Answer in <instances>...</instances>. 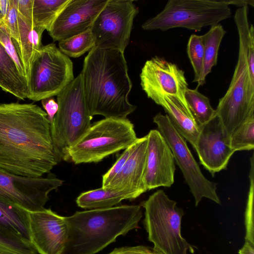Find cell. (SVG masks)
Instances as JSON below:
<instances>
[{
  "label": "cell",
  "mask_w": 254,
  "mask_h": 254,
  "mask_svg": "<svg viewBox=\"0 0 254 254\" xmlns=\"http://www.w3.org/2000/svg\"><path fill=\"white\" fill-rule=\"evenodd\" d=\"M61 160L55 149L46 112L33 103L0 104V168L40 177Z\"/></svg>",
  "instance_id": "cell-1"
},
{
  "label": "cell",
  "mask_w": 254,
  "mask_h": 254,
  "mask_svg": "<svg viewBox=\"0 0 254 254\" xmlns=\"http://www.w3.org/2000/svg\"><path fill=\"white\" fill-rule=\"evenodd\" d=\"M80 74L92 117L125 119L135 110L128 99L132 84L124 53L95 46L85 57Z\"/></svg>",
  "instance_id": "cell-2"
},
{
  "label": "cell",
  "mask_w": 254,
  "mask_h": 254,
  "mask_svg": "<svg viewBox=\"0 0 254 254\" xmlns=\"http://www.w3.org/2000/svg\"><path fill=\"white\" fill-rule=\"evenodd\" d=\"M142 217L140 205L89 209L64 217L68 237L63 254H95L137 228Z\"/></svg>",
  "instance_id": "cell-3"
},
{
  "label": "cell",
  "mask_w": 254,
  "mask_h": 254,
  "mask_svg": "<svg viewBox=\"0 0 254 254\" xmlns=\"http://www.w3.org/2000/svg\"><path fill=\"white\" fill-rule=\"evenodd\" d=\"M248 6L235 13L239 41L237 64L230 85L215 109L225 133L229 137L250 117L254 116V79L250 73L247 49L250 23Z\"/></svg>",
  "instance_id": "cell-4"
},
{
  "label": "cell",
  "mask_w": 254,
  "mask_h": 254,
  "mask_svg": "<svg viewBox=\"0 0 254 254\" xmlns=\"http://www.w3.org/2000/svg\"><path fill=\"white\" fill-rule=\"evenodd\" d=\"M145 210L144 225L153 249L162 254H193L194 248L181 234L183 210L162 190L140 205Z\"/></svg>",
  "instance_id": "cell-5"
},
{
  "label": "cell",
  "mask_w": 254,
  "mask_h": 254,
  "mask_svg": "<svg viewBox=\"0 0 254 254\" xmlns=\"http://www.w3.org/2000/svg\"><path fill=\"white\" fill-rule=\"evenodd\" d=\"M137 139L127 119L105 118L94 123L67 151L66 161L75 164L98 162L131 146Z\"/></svg>",
  "instance_id": "cell-6"
},
{
  "label": "cell",
  "mask_w": 254,
  "mask_h": 254,
  "mask_svg": "<svg viewBox=\"0 0 254 254\" xmlns=\"http://www.w3.org/2000/svg\"><path fill=\"white\" fill-rule=\"evenodd\" d=\"M58 110L51 124L54 146L60 159L66 161L68 150L91 125L80 73L57 96Z\"/></svg>",
  "instance_id": "cell-7"
},
{
  "label": "cell",
  "mask_w": 254,
  "mask_h": 254,
  "mask_svg": "<svg viewBox=\"0 0 254 254\" xmlns=\"http://www.w3.org/2000/svg\"><path fill=\"white\" fill-rule=\"evenodd\" d=\"M232 14L229 5L223 0H169L162 11L142 25L145 30L183 28L200 31L213 26Z\"/></svg>",
  "instance_id": "cell-8"
},
{
  "label": "cell",
  "mask_w": 254,
  "mask_h": 254,
  "mask_svg": "<svg viewBox=\"0 0 254 254\" xmlns=\"http://www.w3.org/2000/svg\"><path fill=\"white\" fill-rule=\"evenodd\" d=\"M28 97L34 101L57 96L74 79L73 64L55 44L43 45L27 76Z\"/></svg>",
  "instance_id": "cell-9"
},
{
  "label": "cell",
  "mask_w": 254,
  "mask_h": 254,
  "mask_svg": "<svg viewBox=\"0 0 254 254\" xmlns=\"http://www.w3.org/2000/svg\"><path fill=\"white\" fill-rule=\"evenodd\" d=\"M153 122L171 148L175 161L181 170L192 194L195 205L203 198L220 204L217 184L208 180L202 174L187 144L185 139L172 124L168 116L161 113L153 118Z\"/></svg>",
  "instance_id": "cell-10"
},
{
  "label": "cell",
  "mask_w": 254,
  "mask_h": 254,
  "mask_svg": "<svg viewBox=\"0 0 254 254\" xmlns=\"http://www.w3.org/2000/svg\"><path fill=\"white\" fill-rule=\"evenodd\" d=\"M138 13L132 0H108L90 28L95 46L124 53Z\"/></svg>",
  "instance_id": "cell-11"
},
{
  "label": "cell",
  "mask_w": 254,
  "mask_h": 254,
  "mask_svg": "<svg viewBox=\"0 0 254 254\" xmlns=\"http://www.w3.org/2000/svg\"><path fill=\"white\" fill-rule=\"evenodd\" d=\"M63 184V180L51 173L46 177H29L0 168V198L28 211L44 209L49 193Z\"/></svg>",
  "instance_id": "cell-12"
},
{
  "label": "cell",
  "mask_w": 254,
  "mask_h": 254,
  "mask_svg": "<svg viewBox=\"0 0 254 254\" xmlns=\"http://www.w3.org/2000/svg\"><path fill=\"white\" fill-rule=\"evenodd\" d=\"M140 78L142 90L152 100L168 95L187 102L185 95L188 84L185 72L175 64L163 58L153 57L145 63Z\"/></svg>",
  "instance_id": "cell-13"
},
{
  "label": "cell",
  "mask_w": 254,
  "mask_h": 254,
  "mask_svg": "<svg viewBox=\"0 0 254 254\" xmlns=\"http://www.w3.org/2000/svg\"><path fill=\"white\" fill-rule=\"evenodd\" d=\"M31 243L40 254H63L68 237L64 217L51 209L28 211Z\"/></svg>",
  "instance_id": "cell-14"
},
{
  "label": "cell",
  "mask_w": 254,
  "mask_h": 254,
  "mask_svg": "<svg viewBox=\"0 0 254 254\" xmlns=\"http://www.w3.org/2000/svg\"><path fill=\"white\" fill-rule=\"evenodd\" d=\"M200 163L214 176L226 169L235 151L230 146V137L224 132L217 116L201 127L195 147Z\"/></svg>",
  "instance_id": "cell-15"
},
{
  "label": "cell",
  "mask_w": 254,
  "mask_h": 254,
  "mask_svg": "<svg viewBox=\"0 0 254 254\" xmlns=\"http://www.w3.org/2000/svg\"><path fill=\"white\" fill-rule=\"evenodd\" d=\"M108 0H70L48 31L54 41H60L90 28Z\"/></svg>",
  "instance_id": "cell-16"
},
{
  "label": "cell",
  "mask_w": 254,
  "mask_h": 254,
  "mask_svg": "<svg viewBox=\"0 0 254 254\" xmlns=\"http://www.w3.org/2000/svg\"><path fill=\"white\" fill-rule=\"evenodd\" d=\"M147 137L144 185L147 190L170 187L174 183L176 167L171 148L158 130L152 129Z\"/></svg>",
  "instance_id": "cell-17"
},
{
  "label": "cell",
  "mask_w": 254,
  "mask_h": 254,
  "mask_svg": "<svg viewBox=\"0 0 254 254\" xmlns=\"http://www.w3.org/2000/svg\"><path fill=\"white\" fill-rule=\"evenodd\" d=\"M147 147V135L137 138L122 169L105 188L134 191L140 194L147 191L144 185Z\"/></svg>",
  "instance_id": "cell-18"
},
{
  "label": "cell",
  "mask_w": 254,
  "mask_h": 254,
  "mask_svg": "<svg viewBox=\"0 0 254 254\" xmlns=\"http://www.w3.org/2000/svg\"><path fill=\"white\" fill-rule=\"evenodd\" d=\"M153 101L163 108L178 131L194 148L201 127L195 121L187 102L168 95L159 96Z\"/></svg>",
  "instance_id": "cell-19"
},
{
  "label": "cell",
  "mask_w": 254,
  "mask_h": 254,
  "mask_svg": "<svg viewBox=\"0 0 254 254\" xmlns=\"http://www.w3.org/2000/svg\"><path fill=\"white\" fill-rule=\"evenodd\" d=\"M18 19L19 36L18 40L13 43V45L27 78L34 59L43 46L42 37L45 30L39 28L33 29L18 16Z\"/></svg>",
  "instance_id": "cell-20"
},
{
  "label": "cell",
  "mask_w": 254,
  "mask_h": 254,
  "mask_svg": "<svg viewBox=\"0 0 254 254\" xmlns=\"http://www.w3.org/2000/svg\"><path fill=\"white\" fill-rule=\"evenodd\" d=\"M141 194L131 190L99 188L81 193L77 198V205L84 209L107 208L115 206L123 200L134 199Z\"/></svg>",
  "instance_id": "cell-21"
},
{
  "label": "cell",
  "mask_w": 254,
  "mask_h": 254,
  "mask_svg": "<svg viewBox=\"0 0 254 254\" xmlns=\"http://www.w3.org/2000/svg\"><path fill=\"white\" fill-rule=\"evenodd\" d=\"M0 88L20 99L28 97L27 81L0 43Z\"/></svg>",
  "instance_id": "cell-22"
},
{
  "label": "cell",
  "mask_w": 254,
  "mask_h": 254,
  "mask_svg": "<svg viewBox=\"0 0 254 254\" xmlns=\"http://www.w3.org/2000/svg\"><path fill=\"white\" fill-rule=\"evenodd\" d=\"M0 226L31 243L28 211L0 198Z\"/></svg>",
  "instance_id": "cell-23"
},
{
  "label": "cell",
  "mask_w": 254,
  "mask_h": 254,
  "mask_svg": "<svg viewBox=\"0 0 254 254\" xmlns=\"http://www.w3.org/2000/svg\"><path fill=\"white\" fill-rule=\"evenodd\" d=\"M226 31L218 24L211 26L208 31L202 35L204 46V60L202 73L197 82L198 88L206 82V77L217 64L218 53L222 39Z\"/></svg>",
  "instance_id": "cell-24"
},
{
  "label": "cell",
  "mask_w": 254,
  "mask_h": 254,
  "mask_svg": "<svg viewBox=\"0 0 254 254\" xmlns=\"http://www.w3.org/2000/svg\"><path fill=\"white\" fill-rule=\"evenodd\" d=\"M70 0H34L33 28H42L48 32L60 12Z\"/></svg>",
  "instance_id": "cell-25"
},
{
  "label": "cell",
  "mask_w": 254,
  "mask_h": 254,
  "mask_svg": "<svg viewBox=\"0 0 254 254\" xmlns=\"http://www.w3.org/2000/svg\"><path fill=\"white\" fill-rule=\"evenodd\" d=\"M197 89L188 88L185 97L195 121L201 127L214 118L216 114L208 98L200 93Z\"/></svg>",
  "instance_id": "cell-26"
},
{
  "label": "cell",
  "mask_w": 254,
  "mask_h": 254,
  "mask_svg": "<svg viewBox=\"0 0 254 254\" xmlns=\"http://www.w3.org/2000/svg\"><path fill=\"white\" fill-rule=\"evenodd\" d=\"M95 46L90 29L59 42V49L69 58H77Z\"/></svg>",
  "instance_id": "cell-27"
},
{
  "label": "cell",
  "mask_w": 254,
  "mask_h": 254,
  "mask_svg": "<svg viewBox=\"0 0 254 254\" xmlns=\"http://www.w3.org/2000/svg\"><path fill=\"white\" fill-rule=\"evenodd\" d=\"M230 146L235 152L254 148V116L241 125L230 137Z\"/></svg>",
  "instance_id": "cell-28"
},
{
  "label": "cell",
  "mask_w": 254,
  "mask_h": 254,
  "mask_svg": "<svg viewBox=\"0 0 254 254\" xmlns=\"http://www.w3.org/2000/svg\"><path fill=\"white\" fill-rule=\"evenodd\" d=\"M0 250L16 254H37L31 243L0 226Z\"/></svg>",
  "instance_id": "cell-29"
},
{
  "label": "cell",
  "mask_w": 254,
  "mask_h": 254,
  "mask_svg": "<svg viewBox=\"0 0 254 254\" xmlns=\"http://www.w3.org/2000/svg\"><path fill=\"white\" fill-rule=\"evenodd\" d=\"M187 51L194 71L192 82L197 83L202 73L204 60V46L202 35L193 34L190 36Z\"/></svg>",
  "instance_id": "cell-30"
},
{
  "label": "cell",
  "mask_w": 254,
  "mask_h": 254,
  "mask_svg": "<svg viewBox=\"0 0 254 254\" xmlns=\"http://www.w3.org/2000/svg\"><path fill=\"white\" fill-rule=\"evenodd\" d=\"M251 167L249 173L250 188L245 215L246 227L245 241L254 245V156L250 159Z\"/></svg>",
  "instance_id": "cell-31"
},
{
  "label": "cell",
  "mask_w": 254,
  "mask_h": 254,
  "mask_svg": "<svg viewBox=\"0 0 254 254\" xmlns=\"http://www.w3.org/2000/svg\"><path fill=\"white\" fill-rule=\"evenodd\" d=\"M0 43L15 63L20 73L26 78L23 66L5 25L0 27Z\"/></svg>",
  "instance_id": "cell-32"
},
{
  "label": "cell",
  "mask_w": 254,
  "mask_h": 254,
  "mask_svg": "<svg viewBox=\"0 0 254 254\" xmlns=\"http://www.w3.org/2000/svg\"><path fill=\"white\" fill-rule=\"evenodd\" d=\"M133 144L125 150L112 167L103 176L102 188H106L120 172L131 152Z\"/></svg>",
  "instance_id": "cell-33"
},
{
  "label": "cell",
  "mask_w": 254,
  "mask_h": 254,
  "mask_svg": "<svg viewBox=\"0 0 254 254\" xmlns=\"http://www.w3.org/2000/svg\"><path fill=\"white\" fill-rule=\"evenodd\" d=\"M4 25L12 42L15 43L18 39L19 27L18 13L15 0H11V5Z\"/></svg>",
  "instance_id": "cell-34"
},
{
  "label": "cell",
  "mask_w": 254,
  "mask_h": 254,
  "mask_svg": "<svg viewBox=\"0 0 254 254\" xmlns=\"http://www.w3.org/2000/svg\"><path fill=\"white\" fill-rule=\"evenodd\" d=\"M18 16L33 28L32 11L34 0H15Z\"/></svg>",
  "instance_id": "cell-35"
},
{
  "label": "cell",
  "mask_w": 254,
  "mask_h": 254,
  "mask_svg": "<svg viewBox=\"0 0 254 254\" xmlns=\"http://www.w3.org/2000/svg\"><path fill=\"white\" fill-rule=\"evenodd\" d=\"M108 254H162L144 246L123 247L115 249Z\"/></svg>",
  "instance_id": "cell-36"
},
{
  "label": "cell",
  "mask_w": 254,
  "mask_h": 254,
  "mask_svg": "<svg viewBox=\"0 0 254 254\" xmlns=\"http://www.w3.org/2000/svg\"><path fill=\"white\" fill-rule=\"evenodd\" d=\"M247 60L250 75L254 79V27L252 24L249 26Z\"/></svg>",
  "instance_id": "cell-37"
},
{
  "label": "cell",
  "mask_w": 254,
  "mask_h": 254,
  "mask_svg": "<svg viewBox=\"0 0 254 254\" xmlns=\"http://www.w3.org/2000/svg\"><path fill=\"white\" fill-rule=\"evenodd\" d=\"M41 103L43 108L46 111L51 125L58 110V103L53 97L43 99L41 100Z\"/></svg>",
  "instance_id": "cell-38"
},
{
  "label": "cell",
  "mask_w": 254,
  "mask_h": 254,
  "mask_svg": "<svg viewBox=\"0 0 254 254\" xmlns=\"http://www.w3.org/2000/svg\"><path fill=\"white\" fill-rule=\"evenodd\" d=\"M11 5V0H0V27L4 25Z\"/></svg>",
  "instance_id": "cell-39"
},
{
  "label": "cell",
  "mask_w": 254,
  "mask_h": 254,
  "mask_svg": "<svg viewBox=\"0 0 254 254\" xmlns=\"http://www.w3.org/2000/svg\"><path fill=\"white\" fill-rule=\"evenodd\" d=\"M224 2L228 5L230 4L235 5L239 7H242L245 6L251 5L254 6V1L253 0H223Z\"/></svg>",
  "instance_id": "cell-40"
},
{
  "label": "cell",
  "mask_w": 254,
  "mask_h": 254,
  "mask_svg": "<svg viewBox=\"0 0 254 254\" xmlns=\"http://www.w3.org/2000/svg\"><path fill=\"white\" fill-rule=\"evenodd\" d=\"M239 254H254V245L245 241L243 246L239 250Z\"/></svg>",
  "instance_id": "cell-41"
},
{
  "label": "cell",
  "mask_w": 254,
  "mask_h": 254,
  "mask_svg": "<svg viewBox=\"0 0 254 254\" xmlns=\"http://www.w3.org/2000/svg\"><path fill=\"white\" fill-rule=\"evenodd\" d=\"M0 254H16L0 250Z\"/></svg>",
  "instance_id": "cell-42"
}]
</instances>
